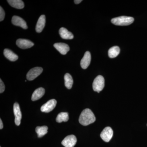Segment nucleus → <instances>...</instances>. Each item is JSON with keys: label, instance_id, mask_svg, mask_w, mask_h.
<instances>
[{"label": "nucleus", "instance_id": "17", "mask_svg": "<svg viewBox=\"0 0 147 147\" xmlns=\"http://www.w3.org/2000/svg\"><path fill=\"white\" fill-rule=\"evenodd\" d=\"M7 1L11 7L18 9L24 8L25 6L24 2L21 0H9Z\"/></svg>", "mask_w": 147, "mask_h": 147}, {"label": "nucleus", "instance_id": "2", "mask_svg": "<svg viewBox=\"0 0 147 147\" xmlns=\"http://www.w3.org/2000/svg\"><path fill=\"white\" fill-rule=\"evenodd\" d=\"M134 18L132 17L127 16H121L113 18L111 22L114 25L119 26H126L133 23Z\"/></svg>", "mask_w": 147, "mask_h": 147}, {"label": "nucleus", "instance_id": "5", "mask_svg": "<svg viewBox=\"0 0 147 147\" xmlns=\"http://www.w3.org/2000/svg\"><path fill=\"white\" fill-rule=\"evenodd\" d=\"M57 101L55 99H51L41 106V112L49 113L52 111L56 107Z\"/></svg>", "mask_w": 147, "mask_h": 147}, {"label": "nucleus", "instance_id": "14", "mask_svg": "<svg viewBox=\"0 0 147 147\" xmlns=\"http://www.w3.org/2000/svg\"><path fill=\"white\" fill-rule=\"evenodd\" d=\"M45 90L43 88H39L37 89L34 92L32 96V100L36 101L40 99L45 94Z\"/></svg>", "mask_w": 147, "mask_h": 147}, {"label": "nucleus", "instance_id": "26", "mask_svg": "<svg viewBox=\"0 0 147 147\" xmlns=\"http://www.w3.org/2000/svg\"></svg>", "mask_w": 147, "mask_h": 147}, {"label": "nucleus", "instance_id": "6", "mask_svg": "<svg viewBox=\"0 0 147 147\" xmlns=\"http://www.w3.org/2000/svg\"><path fill=\"white\" fill-rule=\"evenodd\" d=\"M113 135V131L110 127H107L103 129L100 136L103 141L106 142H110Z\"/></svg>", "mask_w": 147, "mask_h": 147}, {"label": "nucleus", "instance_id": "1", "mask_svg": "<svg viewBox=\"0 0 147 147\" xmlns=\"http://www.w3.org/2000/svg\"><path fill=\"white\" fill-rule=\"evenodd\" d=\"M96 121L94 114L91 110L87 108L82 111L79 118V122L82 125L86 126L93 123Z\"/></svg>", "mask_w": 147, "mask_h": 147}, {"label": "nucleus", "instance_id": "7", "mask_svg": "<svg viewBox=\"0 0 147 147\" xmlns=\"http://www.w3.org/2000/svg\"><path fill=\"white\" fill-rule=\"evenodd\" d=\"M77 139L74 135L67 136L61 142L62 144L65 147H74L76 145Z\"/></svg>", "mask_w": 147, "mask_h": 147}, {"label": "nucleus", "instance_id": "25", "mask_svg": "<svg viewBox=\"0 0 147 147\" xmlns=\"http://www.w3.org/2000/svg\"><path fill=\"white\" fill-rule=\"evenodd\" d=\"M82 0H75V1H74V3L76 4H78L82 2Z\"/></svg>", "mask_w": 147, "mask_h": 147}, {"label": "nucleus", "instance_id": "12", "mask_svg": "<svg viewBox=\"0 0 147 147\" xmlns=\"http://www.w3.org/2000/svg\"><path fill=\"white\" fill-rule=\"evenodd\" d=\"M54 47L63 55H65L69 50V47L67 44L64 43H56L54 45Z\"/></svg>", "mask_w": 147, "mask_h": 147}, {"label": "nucleus", "instance_id": "4", "mask_svg": "<svg viewBox=\"0 0 147 147\" xmlns=\"http://www.w3.org/2000/svg\"><path fill=\"white\" fill-rule=\"evenodd\" d=\"M43 71L40 67H35L31 69L27 74V79L29 81H32L40 75Z\"/></svg>", "mask_w": 147, "mask_h": 147}, {"label": "nucleus", "instance_id": "22", "mask_svg": "<svg viewBox=\"0 0 147 147\" xmlns=\"http://www.w3.org/2000/svg\"><path fill=\"white\" fill-rule=\"evenodd\" d=\"M5 16V12L1 6L0 7V21L4 20Z\"/></svg>", "mask_w": 147, "mask_h": 147}, {"label": "nucleus", "instance_id": "19", "mask_svg": "<svg viewBox=\"0 0 147 147\" xmlns=\"http://www.w3.org/2000/svg\"><path fill=\"white\" fill-rule=\"evenodd\" d=\"M65 85L68 89L72 88L73 84V80L72 76L69 73H66L64 76Z\"/></svg>", "mask_w": 147, "mask_h": 147}, {"label": "nucleus", "instance_id": "13", "mask_svg": "<svg viewBox=\"0 0 147 147\" xmlns=\"http://www.w3.org/2000/svg\"><path fill=\"white\" fill-rule=\"evenodd\" d=\"M45 16L44 15H41L38 18L36 26V30L37 32H41L45 27Z\"/></svg>", "mask_w": 147, "mask_h": 147}, {"label": "nucleus", "instance_id": "10", "mask_svg": "<svg viewBox=\"0 0 147 147\" xmlns=\"http://www.w3.org/2000/svg\"><path fill=\"white\" fill-rule=\"evenodd\" d=\"M11 22L13 25L16 26L21 27L24 29H28L26 23L23 18L17 16H13L11 20Z\"/></svg>", "mask_w": 147, "mask_h": 147}, {"label": "nucleus", "instance_id": "15", "mask_svg": "<svg viewBox=\"0 0 147 147\" xmlns=\"http://www.w3.org/2000/svg\"><path fill=\"white\" fill-rule=\"evenodd\" d=\"M59 33L61 37L63 39H72L74 38V35L72 33L68 31L65 28H61L59 30Z\"/></svg>", "mask_w": 147, "mask_h": 147}, {"label": "nucleus", "instance_id": "18", "mask_svg": "<svg viewBox=\"0 0 147 147\" xmlns=\"http://www.w3.org/2000/svg\"><path fill=\"white\" fill-rule=\"evenodd\" d=\"M120 52L119 47L115 46L110 48L108 50V56L110 58H115L117 57Z\"/></svg>", "mask_w": 147, "mask_h": 147}, {"label": "nucleus", "instance_id": "24", "mask_svg": "<svg viewBox=\"0 0 147 147\" xmlns=\"http://www.w3.org/2000/svg\"><path fill=\"white\" fill-rule=\"evenodd\" d=\"M3 127V125L2 121L1 119H0V129H2Z\"/></svg>", "mask_w": 147, "mask_h": 147}, {"label": "nucleus", "instance_id": "23", "mask_svg": "<svg viewBox=\"0 0 147 147\" xmlns=\"http://www.w3.org/2000/svg\"><path fill=\"white\" fill-rule=\"evenodd\" d=\"M5 90V86L1 79H0V93H2Z\"/></svg>", "mask_w": 147, "mask_h": 147}, {"label": "nucleus", "instance_id": "3", "mask_svg": "<svg viewBox=\"0 0 147 147\" xmlns=\"http://www.w3.org/2000/svg\"><path fill=\"white\" fill-rule=\"evenodd\" d=\"M105 80L103 76L98 75L92 84L93 89L95 92L99 93L104 88Z\"/></svg>", "mask_w": 147, "mask_h": 147}, {"label": "nucleus", "instance_id": "11", "mask_svg": "<svg viewBox=\"0 0 147 147\" xmlns=\"http://www.w3.org/2000/svg\"><path fill=\"white\" fill-rule=\"evenodd\" d=\"M91 60L90 53L89 51H87L85 53L84 57L81 61V66L82 68L86 69L89 66Z\"/></svg>", "mask_w": 147, "mask_h": 147}, {"label": "nucleus", "instance_id": "21", "mask_svg": "<svg viewBox=\"0 0 147 147\" xmlns=\"http://www.w3.org/2000/svg\"><path fill=\"white\" fill-rule=\"evenodd\" d=\"M69 120L68 113H61L58 114L56 118L57 122L61 123L62 122H67Z\"/></svg>", "mask_w": 147, "mask_h": 147}, {"label": "nucleus", "instance_id": "20", "mask_svg": "<svg viewBox=\"0 0 147 147\" xmlns=\"http://www.w3.org/2000/svg\"><path fill=\"white\" fill-rule=\"evenodd\" d=\"M48 127L46 126H38L36 128L35 131L39 138L44 136L47 133Z\"/></svg>", "mask_w": 147, "mask_h": 147}, {"label": "nucleus", "instance_id": "8", "mask_svg": "<svg viewBox=\"0 0 147 147\" xmlns=\"http://www.w3.org/2000/svg\"><path fill=\"white\" fill-rule=\"evenodd\" d=\"M13 113L15 116V123L16 125L19 126L21 124L22 114L19 104L17 102H15L13 105Z\"/></svg>", "mask_w": 147, "mask_h": 147}, {"label": "nucleus", "instance_id": "16", "mask_svg": "<svg viewBox=\"0 0 147 147\" xmlns=\"http://www.w3.org/2000/svg\"><path fill=\"white\" fill-rule=\"evenodd\" d=\"M4 55L7 59L11 61H15L18 59V56L16 54L8 49H5Z\"/></svg>", "mask_w": 147, "mask_h": 147}, {"label": "nucleus", "instance_id": "9", "mask_svg": "<svg viewBox=\"0 0 147 147\" xmlns=\"http://www.w3.org/2000/svg\"><path fill=\"white\" fill-rule=\"evenodd\" d=\"M16 44L19 48L22 49H28L34 46V44L29 40L18 39L16 40Z\"/></svg>", "mask_w": 147, "mask_h": 147}]
</instances>
